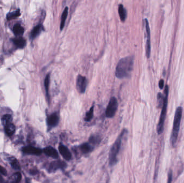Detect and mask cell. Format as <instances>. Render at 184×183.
Segmentation results:
<instances>
[{"label": "cell", "instance_id": "obj_1", "mask_svg": "<svg viewBox=\"0 0 184 183\" xmlns=\"http://www.w3.org/2000/svg\"><path fill=\"white\" fill-rule=\"evenodd\" d=\"M134 62V57L131 56L121 59L116 66V77L121 79L129 78L133 69Z\"/></svg>", "mask_w": 184, "mask_h": 183}, {"label": "cell", "instance_id": "obj_2", "mask_svg": "<svg viewBox=\"0 0 184 183\" xmlns=\"http://www.w3.org/2000/svg\"><path fill=\"white\" fill-rule=\"evenodd\" d=\"M182 114V108L181 106H179L176 108L174 114L173 128L170 137V143L173 148L176 146V142L179 136Z\"/></svg>", "mask_w": 184, "mask_h": 183}, {"label": "cell", "instance_id": "obj_3", "mask_svg": "<svg viewBox=\"0 0 184 183\" xmlns=\"http://www.w3.org/2000/svg\"><path fill=\"white\" fill-rule=\"evenodd\" d=\"M169 86L167 85L164 89V96H163V103L161 108V113L159 118V122L157 126V132L158 135H161L163 133L164 128V124L166 118L167 112V106L168 102V95H169Z\"/></svg>", "mask_w": 184, "mask_h": 183}, {"label": "cell", "instance_id": "obj_4", "mask_svg": "<svg viewBox=\"0 0 184 183\" xmlns=\"http://www.w3.org/2000/svg\"><path fill=\"white\" fill-rule=\"evenodd\" d=\"M126 130H125L122 131L121 134L119 135L118 138H117L116 141H115V142L111 147L109 155V164L111 166H114L117 162V155L121 149L122 138L123 137L124 133H126Z\"/></svg>", "mask_w": 184, "mask_h": 183}, {"label": "cell", "instance_id": "obj_5", "mask_svg": "<svg viewBox=\"0 0 184 183\" xmlns=\"http://www.w3.org/2000/svg\"><path fill=\"white\" fill-rule=\"evenodd\" d=\"M118 107L117 100L115 97L111 98L106 110V116L107 118H111L115 115Z\"/></svg>", "mask_w": 184, "mask_h": 183}, {"label": "cell", "instance_id": "obj_6", "mask_svg": "<svg viewBox=\"0 0 184 183\" xmlns=\"http://www.w3.org/2000/svg\"><path fill=\"white\" fill-rule=\"evenodd\" d=\"M144 26L145 28V32H146V45H145V50H146V57L149 58L151 55V43H150V29L149 26L148 20L145 18L143 20Z\"/></svg>", "mask_w": 184, "mask_h": 183}, {"label": "cell", "instance_id": "obj_7", "mask_svg": "<svg viewBox=\"0 0 184 183\" xmlns=\"http://www.w3.org/2000/svg\"><path fill=\"white\" fill-rule=\"evenodd\" d=\"M87 79L85 76L79 75L76 78V85L79 93H83L85 92L87 86Z\"/></svg>", "mask_w": 184, "mask_h": 183}, {"label": "cell", "instance_id": "obj_8", "mask_svg": "<svg viewBox=\"0 0 184 183\" xmlns=\"http://www.w3.org/2000/svg\"><path fill=\"white\" fill-rule=\"evenodd\" d=\"M59 121V115L58 112H55L48 115L47 119V124L48 128H52L58 125Z\"/></svg>", "mask_w": 184, "mask_h": 183}, {"label": "cell", "instance_id": "obj_9", "mask_svg": "<svg viewBox=\"0 0 184 183\" xmlns=\"http://www.w3.org/2000/svg\"><path fill=\"white\" fill-rule=\"evenodd\" d=\"M67 166V164L61 160L53 161L48 166V171L50 172H53L58 169H64Z\"/></svg>", "mask_w": 184, "mask_h": 183}, {"label": "cell", "instance_id": "obj_10", "mask_svg": "<svg viewBox=\"0 0 184 183\" xmlns=\"http://www.w3.org/2000/svg\"><path fill=\"white\" fill-rule=\"evenodd\" d=\"M58 150L65 160H70L72 159V154L71 151L65 145L61 144L59 145Z\"/></svg>", "mask_w": 184, "mask_h": 183}, {"label": "cell", "instance_id": "obj_11", "mask_svg": "<svg viewBox=\"0 0 184 183\" xmlns=\"http://www.w3.org/2000/svg\"><path fill=\"white\" fill-rule=\"evenodd\" d=\"M23 153L27 154L35 155H40L42 153V150L39 148H36L33 146H27L23 147L22 149Z\"/></svg>", "mask_w": 184, "mask_h": 183}, {"label": "cell", "instance_id": "obj_12", "mask_svg": "<svg viewBox=\"0 0 184 183\" xmlns=\"http://www.w3.org/2000/svg\"><path fill=\"white\" fill-rule=\"evenodd\" d=\"M44 153L46 155L51 157L54 159H57L59 156L58 151H57L55 148H53L52 147H51V146L46 147L44 149Z\"/></svg>", "mask_w": 184, "mask_h": 183}, {"label": "cell", "instance_id": "obj_13", "mask_svg": "<svg viewBox=\"0 0 184 183\" xmlns=\"http://www.w3.org/2000/svg\"><path fill=\"white\" fill-rule=\"evenodd\" d=\"M93 149V147L89 142L83 143L79 146L80 151L83 154L90 153L92 151Z\"/></svg>", "mask_w": 184, "mask_h": 183}, {"label": "cell", "instance_id": "obj_14", "mask_svg": "<svg viewBox=\"0 0 184 183\" xmlns=\"http://www.w3.org/2000/svg\"><path fill=\"white\" fill-rule=\"evenodd\" d=\"M44 30L43 25L42 24H38L36 26L35 28L33 29V30L31 31L30 34V37L31 39H34L36 37H37L41 32Z\"/></svg>", "mask_w": 184, "mask_h": 183}, {"label": "cell", "instance_id": "obj_15", "mask_svg": "<svg viewBox=\"0 0 184 183\" xmlns=\"http://www.w3.org/2000/svg\"><path fill=\"white\" fill-rule=\"evenodd\" d=\"M13 41L15 45L18 48H23L26 45V41L25 39L21 37H18L13 39Z\"/></svg>", "mask_w": 184, "mask_h": 183}, {"label": "cell", "instance_id": "obj_16", "mask_svg": "<svg viewBox=\"0 0 184 183\" xmlns=\"http://www.w3.org/2000/svg\"><path fill=\"white\" fill-rule=\"evenodd\" d=\"M119 14L121 21L124 22L126 20L127 13L126 8L124 7L123 5L122 4L119 5Z\"/></svg>", "mask_w": 184, "mask_h": 183}, {"label": "cell", "instance_id": "obj_17", "mask_svg": "<svg viewBox=\"0 0 184 183\" xmlns=\"http://www.w3.org/2000/svg\"><path fill=\"white\" fill-rule=\"evenodd\" d=\"M24 31V28L19 24H16L13 28V32L18 37H20L21 35H22Z\"/></svg>", "mask_w": 184, "mask_h": 183}, {"label": "cell", "instance_id": "obj_18", "mask_svg": "<svg viewBox=\"0 0 184 183\" xmlns=\"http://www.w3.org/2000/svg\"><path fill=\"white\" fill-rule=\"evenodd\" d=\"M68 7H66L64 9L63 12L62 13V15H61V25H60L61 30H62L64 28L66 20L67 15H68Z\"/></svg>", "mask_w": 184, "mask_h": 183}, {"label": "cell", "instance_id": "obj_19", "mask_svg": "<svg viewBox=\"0 0 184 183\" xmlns=\"http://www.w3.org/2000/svg\"><path fill=\"white\" fill-rule=\"evenodd\" d=\"M5 133L8 136H13L15 132V126L12 123L5 126Z\"/></svg>", "mask_w": 184, "mask_h": 183}, {"label": "cell", "instance_id": "obj_20", "mask_svg": "<svg viewBox=\"0 0 184 183\" xmlns=\"http://www.w3.org/2000/svg\"><path fill=\"white\" fill-rule=\"evenodd\" d=\"M94 105L92 106L89 110L86 113L85 117V121L86 122H89L93 119L94 116Z\"/></svg>", "mask_w": 184, "mask_h": 183}, {"label": "cell", "instance_id": "obj_21", "mask_svg": "<svg viewBox=\"0 0 184 183\" xmlns=\"http://www.w3.org/2000/svg\"><path fill=\"white\" fill-rule=\"evenodd\" d=\"M50 74H48L46 76L44 80V86L45 89L46 95L48 99H49V93H48V90H49V84H50Z\"/></svg>", "mask_w": 184, "mask_h": 183}, {"label": "cell", "instance_id": "obj_22", "mask_svg": "<svg viewBox=\"0 0 184 183\" xmlns=\"http://www.w3.org/2000/svg\"><path fill=\"white\" fill-rule=\"evenodd\" d=\"M12 117L10 114H5L3 115L1 121H2V124L5 127V126L7 125L8 124H10L12 122Z\"/></svg>", "mask_w": 184, "mask_h": 183}, {"label": "cell", "instance_id": "obj_23", "mask_svg": "<svg viewBox=\"0 0 184 183\" xmlns=\"http://www.w3.org/2000/svg\"><path fill=\"white\" fill-rule=\"evenodd\" d=\"M101 138L98 136H92L89 139V143L92 145H95L100 143Z\"/></svg>", "mask_w": 184, "mask_h": 183}, {"label": "cell", "instance_id": "obj_24", "mask_svg": "<svg viewBox=\"0 0 184 183\" xmlns=\"http://www.w3.org/2000/svg\"><path fill=\"white\" fill-rule=\"evenodd\" d=\"M20 11L18 9L15 11H13L12 13H9L7 16V18L8 20H10L14 18L17 17L19 16H20Z\"/></svg>", "mask_w": 184, "mask_h": 183}, {"label": "cell", "instance_id": "obj_25", "mask_svg": "<svg viewBox=\"0 0 184 183\" xmlns=\"http://www.w3.org/2000/svg\"><path fill=\"white\" fill-rule=\"evenodd\" d=\"M21 178H22V175L20 172H16L12 176L11 183H20L21 181Z\"/></svg>", "mask_w": 184, "mask_h": 183}, {"label": "cell", "instance_id": "obj_26", "mask_svg": "<svg viewBox=\"0 0 184 183\" xmlns=\"http://www.w3.org/2000/svg\"><path fill=\"white\" fill-rule=\"evenodd\" d=\"M10 162L11 166H12V168H14V169L18 170V169H20V164H19L17 160L16 159L13 157V158H11Z\"/></svg>", "mask_w": 184, "mask_h": 183}, {"label": "cell", "instance_id": "obj_27", "mask_svg": "<svg viewBox=\"0 0 184 183\" xmlns=\"http://www.w3.org/2000/svg\"><path fill=\"white\" fill-rule=\"evenodd\" d=\"M157 102H158V107L159 108H161V106H163V96L161 93H158Z\"/></svg>", "mask_w": 184, "mask_h": 183}, {"label": "cell", "instance_id": "obj_28", "mask_svg": "<svg viewBox=\"0 0 184 183\" xmlns=\"http://www.w3.org/2000/svg\"><path fill=\"white\" fill-rule=\"evenodd\" d=\"M173 178V171L171 169H170L167 173V183H172Z\"/></svg>", "mask_w": 184, "mask_h": 183}, {"label": "cell", "instance_id": "obj_29", "mask_svg": "<svg viewBox=\"0 0 184 183\" xmlns=\"http://www.w3.org/2000/svg\"><path fill=\"white\" fill-rule=\"evenodd\" d=\"M0 173L5 175H7V172L5 169L1 166H0Z\"/></svg>", "mask_w": 184, "mask_h": 183}, {"label": "cell", "instance_id": "obj_30", "mask_svg": "<svg viewBox=\"0 0 184 183\" xmlns=\"http://www.w3.org/2000/svg\"><path fill=\"white\" fill-rule=\"evenodd\" d=\"M164 80L161 79V80L159 81V88H160V89H161V90H162V89H163V88H164Z\"/></svg>", "mask_w": 184, "mask_h": 183}, {"label": "cell", "instance_id": "obj_31", "mask_svg": "<svg viewBox=\"0 0 184 183\" xmlns=\"http://www.w3.org/2000/svg\"><path fill=\"white\" fill-rule=\"evenodd\" d=\"M3 181V180L2 177H1V175H0V183H2Z\"/></svg>", "mask_w": 184, "mask_h": 183}, {"label": "cell", "instance_id": "obj_32", "mask_svg": "<svg viewBox=\"0 0 184 183\" xmlns=\"http://www.w3.org/2000/svg\"><path fill=\"white\" fill-rule=\"evenodd\" d=\"M30 179H29L27 178V179H26V183H30Z\"/></svg>", "mask_w": 184, "mask_h": 183}]
</instances>
